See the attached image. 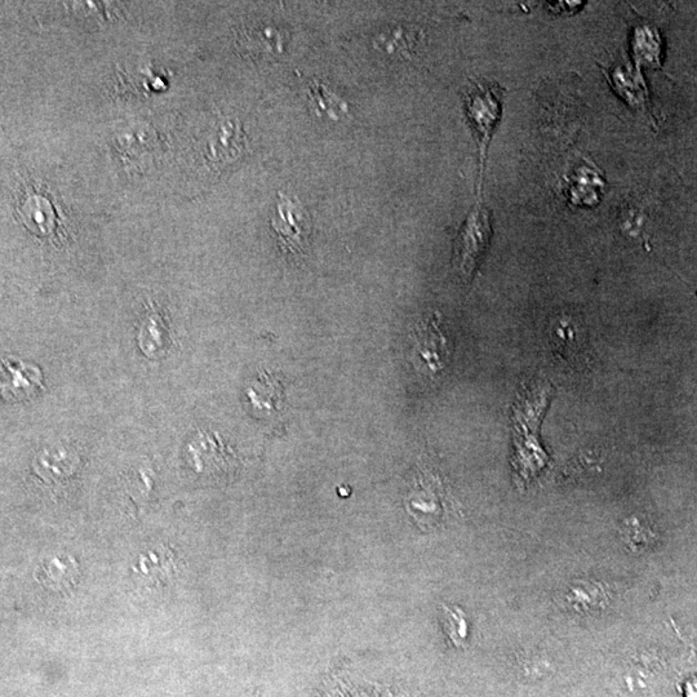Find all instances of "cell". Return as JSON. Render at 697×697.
<instances>
[{"instance_id": "obj_1", "label": "cell", "mask_w": 697, "mask_h": 697, "mask_svg": "<svg viewBox=\"0 0 697 697\" xmlns=\"http://www.w3.org/2000/svg\"><path fill=\"white\" fill-rule=\"evenodd\" d=\"M492 237L491 213L481 202L475 204L466 217L455 241L454 266L464 281H470Z\"/></svg>"}, {"instance_id": "obj_2", "label": "cell", "mask_w": 697, "mask_h": 697, "mask_svg": "<svg viewBox=\"0 0 697 697\" xmlns=\"http://www.w3.org/2000/svg\"><path fill=\"white\" fill-rule=\"evenodd\" d=\"M272 225L284 251L295 256L304 255L312 238V217L303 204L279 194Z\"/></svg>"}, {"instance_id": "obj_3", "label": "cell", "mask_w": 697, "mask_h": 697, "mask_svg": "<svg viewBox=\"0 0 697 697\" xmlns=\"http://www.w3.org/2000/svg\"><path fill=\"white\" fill-rule=\"evenodd\" d=\"M450 361V345L442 328L441 315L426 317L416 326L414 362L424 374L435 376Z\"/></svg>"}, {"instance_id": "obj_4", "label": "cell", "mask_w": 697, "mask_h": 697, "mask_svg": "<svg viewBox=\"0 0 697 697\" xmlns=\"http://www.w3.org/2000/svg\"><path fill=\"white\" fill-rule=\"evenodd\" d=\"M188 454L195 472L210 478L232 473L237 464L233 450L213 433H199L190 443Z\"/></svg>"}, {"instance_id": "obj_5", "label": "cell", "mask_w": 697, "mask_h": 697, "mask_svg": "<svg viewBox=\"0 0 697 697\" xmlns=\"http://www.w3.org/2000/svg\"><path fill=\"white\" fill-rule=\"evenodd\" d=\"M468 115L477 137L482 162H485L488 144L501 115V96L495 86L474 87L468 99Z\"/></svg>"}, {"instance_id": "obj_6", "label": "cell", "mask_w": 697, "mask_h": 697, "mask_svg": "<svg viewBox=\"0 0 697 697\" xmlns=\"http://www.w3.org/2000/svg\"><path fill=\"white\" fill-rule=\"evenodd\" d=\"M248 403L257 417L278 415L284 406V388L281 380L269 372H261L247 389Z\"/></svg>"}, {"instance_id": "obj_7", "label": "cell", "mask_w": 697, "mask_h": 697, "mask_svg": "<svg viewBox=\"0 0 697 697\" xmlns=\"http://www.w3.org/2000/svg\"><path fill=\"white\" fill-rule=\"evenodd\" d=\"M286 31L275 26H256L244 31L241 42L248 50L264 55H278L287 42Z\"/></svg>"}, {"instance_id": "obj_8", "label": "cell", "mask_w": 697, "mask_h": 697, "mask_svg": "<svg viewBox=\"0 0 697 697\" xmlns=\"http://www.w3.org/2000/svg\"><path fill=\"white\" fill-rule=\"evenodd\" d=\"M552 345L556 353L568 359L577 357L581 350V328L575 319L563 317L552 326Z\"/></svg>"}, {"instance_id": "obj_9", "label": "cell", "mask_w": 697, "mask_h": 697, "mask_svg": "<svg viewBox=\"0 0 697 697\" xmlns=\"http://www.w3.org/2000/svg\"><path fill=\"white\" fill-rule=\"evenodd\" d=\"M21 215L28 228L39 235L50 234L55 229V215L50 203L38 195L26 199L21 207Z\"/></svg>"}, {"instance_id": "obj_10", "label": "cell", "mask_w": 697, "mask_h": 697, "mask_svg": "<svg viewBox=\"0 0 697 697\" xmlns=\"http://www.w3.org/2000/svg\"><path fill=\"white\" fill-rule=\"evenodd\" d=\"M633 50L636 59L643 65L660 66L661 39L659 33L650 25L638 26L634 31Z\"/></svg>"}, {"instance_id": "obj_11", "label": "cell", "mask_w": 697, "mask_h": 697, "mask_svg": "<svg viewBox=\"0 0 697 697\" xmlns=\"http://www.w3.org/2000/svg\"><path fill=\"white\" fill-rule=\"evenodd\" d=\"M310 97L318 115L326 114L328 117L339 119L341 115L349 112L348 104L322 83L310 84Z\"/></svg>"}, {"instance_id": "obj_12", "label": "cell", "mask_w": 697, "mask_h": 697, "mask_svg": "<svg viewBox=\"0 0 697 697\" xmlns=\"http://www.w3.org/2000/svg\"><path fill=\"white\" fill-rule=\"evenodd\" d=\"M641 78L637 71L629 69V66H620L614 73L615 84L621 96L633 106H645L647 101L646 87Z\"/></svg>"}, {"instance_id": "obj_13", "label": "cell", "mask_w": 697, "mask_h": 697, "mask_svg": "<svg viewBox=\"0 0 697 697\" xmlns=\"http://www.w3.org/2000/svg\"><path fill=\"white\" fill-rule=\"evenodd\" d=\"M441 623L447 637L456 647L465 646L466 638H468V623H466L464 612L459 607L443 606Z\"/></svg>"}, {"instance_id": "obj_14", "label": "cell", "mask_w": 697, "mask_h": 697, "mask_svg": "<svg viewBox=\"0 0 697 697\" xmlns=\"http://www.w3.org/2000/svg\"><path fill=\"white\" fill-rule=\"evenodd\" d=\"M410 37L412 35L406 29H390L384 35H381V38L377 39L376 44H380L383 50L388 53H401L402 55V53L411 50L410 42L412 43V39Z\"/></svg>"}]
</instances>
